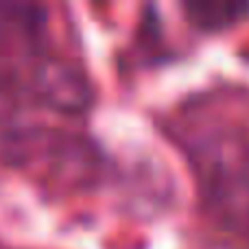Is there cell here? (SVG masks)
<instances>
[{
  "label": "cell",
  "mask_w": 249,
  "mask_h": 249,
  "mask_svg": "<svg viewBox=\"0 0 249 249\" xmlns=\"http://www.w3.org/2000/svg\"><path fill=\"white\" fill-rule=\"evenodd\" d=\"M184 13L201 31H223L249 13L247 2H186Z\"/></svg>",
  "instance_id": "277c9868"
},
{
  "label": "cell",
  "mask_w": 249,
  "mask_h": 249,
  "mask_svg": "<svg viewBox=\"0 0 249 249\" xmlns=\"http://www.w3.org/2000/svg\"><path fill=\"white\" fill-rule=\"evenodd\" d=\"M31 94L48 109L64 116L86 114L94 92L86 72L66 59H44L31 77Z\"/></svg>",
  "instance_id": "3957f363"
},
{
  "label": "cell",
  "mask_w": 249,
  "mask_h": 249,
  "mask_svg": "<svg viewBox=\"0 0 249 249\" xmlns=\"http://www.w3.org/2000/svg\"><path fill=\"white\" fill-rule=\"evenodd\" d=\"M210 199L230 228L249 234V146L225 142L210 168Z\"/></svg>",
  "instance_id": "7a4b0ae2"
},
{
  "label": "cell",
  "mask_w": 249,
  "mask_h": 249,
  "mask_svg": "<svg viewBox=\"0 0 249 249\" xmlns=\"http://www.w3.org/2000/svg\"><path fill=\"white\" fill-rule=\"evenodd\" d=\"M44 24L42 9L33 4L0 2V44L33 39Z\"/></svg>",
  "instance_id": "5b68a950"
},
{
  "label": "cell",
  "mask_w": 249,
  "mask_h": 249,
  "mask_svg": "<svg viewBox=\"0 0 249 249\" xmlns=\"http://www.w3.org/2000/svg\"><path fill=\"white\" fill-rule=\"evenodd\" d=\"M0 160L51 188L79 190L99 179L101 155L83 136L55 127H20L0 136Z\"/></svg>",
  "instance_id": "6da1fadb"
},
{
  "label": "cell",
  "mask_w": 249,
  "mask_h": 249,
  "mask_svg": "<svg viewBox=\"0 0 249 249\" xmlns=\"http://www.w3.org/2000/svg\"><path fill=\"white\" fill-rule=\"evenodd\" d=\"M24 105V88L16 77L0 72V124L11 123Z\"/></svg>",
  "instance_id": "8992f818"
}]
</instances>
